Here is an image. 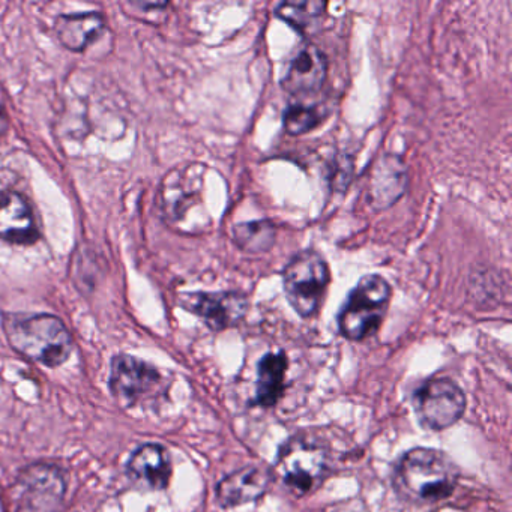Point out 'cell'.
Here are the masks:
<instances>
[{
	"instance_id": "obj_1",
	"label": "cell",
	"mask_w": 512,
	"mask_h": 512,
	"mask_svg": "<svg viewBox=\"0 0 512 512\" xmlns=\"http://www.w3.org/2000/svg\"><path fill=\"white\" fill-rule=\"evenodd\" d=\"M458 479L460 469L445 452L413 448L395 466L392 487L406 502L433 505L454 493Z\"/></svg>"
},
{
	"instance_id": "obj_2",
	"label": "cell",
	"mask_w": 512,
	"mask_h": 512,
	"mask_svg": "<svg viewBox=\"0 0 512 512\" xmlns=\"http://www.w3.org/2000/svg\"><path fill=\"white\" fill-rule=\"evenodd\" d=\"M4 329L17 352L46 367H59L73 352L67 326L50 314H7Z\"/></svg>"
},
{
	"instance_id": "obj_3",
	"label": "cell",
	"mask_w": 512,
	"mask_h": 512,
	"mask_svg": "<svg viewBox=\"0 0 512 512\" xmlns=\"http://www.w3.org/2000/svg\"><path fill=\"white\" fill-rule=\"evenodd\" d=\"M331 472L328 449L308 437H290L278 449L274 473L292 496L314 493Z\"/></svg>"
},
{
	"instance_id": "obj_4",
	"label": "cell",
	"mask_w": 512,
	"mask_h": 512,
	"mask_svg": "<svg viewBox=\"0 0 512 512\" xmlns=\"http://www.w3.org/2000/svg\"><path fill=\"white\" fill-rule=\"evenodd\" d=\"M392 289L380 275L358 281L338 314V329L350 341H362L379 331L388 313Z\"/></svg>"
},
{
	"instance_id": "obj_5",
	"label": "cell",
	"mask_w": 512,
	"mask_h": 512,
	"mask_svg": "<svg viewBox=\"0 0 512 512\" xmlns=\"http://www.w3.org/2000/svg\"><path fill=\"white\" fill-rule=\"evenodd\" d=\"M329 283L328 263L314 250H304L293 256L283 271L284 295L290 307L304 319L319 311Z\"/></svg>"
},
{
	"instance_id": "obj_6",
	"label": "cell",
	"mask_w": 512,
	"mask_h": 512,
	"mask_svg": "<svg viewBox=\"0 0 512 512\" xmlns=\"http://www.w3.org/2000/svg\"><path fill=\"white\" fill-rule=\"evenodd\" d=\"M412 406L421 427L442 431L463 418L466 395L454 380L436 377L425 380L413 391Z\"/></svg>"
},
{
	"instance_id": "obj_7",
	"label": "cell",
	"mask_w": 512,
	"mask_h": 512,
	"mask_svg": "<svg viewBox=\"0 0 512 512\" xmlns=\"http://www.w3.org/2000/svg\"><path fill=\"white\" fill-rule=\"evenodd\" d=\"M205 173V166L190 164L173 170L164 179L160 193L161 208L172 226H187L190 215L203 208Z\"/></svg>"
},
{
	"instance_id": "obj_8",
	"label": "cell",
	"mask_w": 512,
	"mask_h": 512,
	"mask_svg": "<svg viewBox=\"0 0 512 512\" xmlns=\"http://www.w3.org/2000/svg\"><path fill=\"white\" fill-rule=\"evenodd\" d=\"M163 376L157 368L130 355L113 358L110 368V389L125 406L142 403L160 391Z\"/></svg>"
},
{
	"instance_id": "obj_9",
	"label": "cell",
	"mask_w": 512,
	"mask_h": 512,
	"mask_svg": "<svg viewBox=\"0 0 512 512\" xmlns=\"http://www.w3.org/2000/svg\"><path fill=\"white\" fill-rule=\"evenodd\" d=\"M181 305L220 332L238 325L248 311L247 296L239 292H196L182 296Z\"/></svg>"
},
{
	"instance_id": "obj_10",
	"label": "cell",
	"mask_w": 512,
	"mask_h": 512,
	"mask_svg": "<svg viewBox=\"0 0 512 512\" xmlns=\"http://www.w3.org/2000/svg\"><path fill=\"white\" fill-rule=\"evenodd\" d=\"M17 487L26 508L35 512H52L61 505L67 484L58 467L34 464L20 473Z\"/></svg>"
},
{
	"instance_id": "obj_11",
	"label": "cell",
	"mask_w": 512,
	"mask_h": 512,
	"mask_svg": "<svg viewBox=\"0 0 512 512\" xmlns=\"http://www.w3.org/2000/svg\"><path fill=\"white\" fill-rule=\"evenodd\" d=\"M328 77V59L325 53L314 46L305 44L296 52L281 80V86L293 97H310L322 89Z\"/></svg>"
},
{
	"instance_id": "obj_12",
	"label": "cell",
	"mask_w": 512,
	"mask_h": 512,
	"mask_svg": "<svg viewBox=\"0 0 512 512\" xmlns=\"http://www.w3.org/2000/svg\"><path fill=\"white\" fill-rule=\"evenodd\" d=\"M271 485V472L259 466H245L221 479L215 488L221 508H235L256 502L265 496Z\"/></svg>"
},
{
	"instance_id": "obj_13",
	"label": "cell",
	"mask_w": 512,
	"mask_h": 512,
	"mask_svg": "<svg viewBox=\"0 0 512 512\" xmlns=\"http://www.w3.org/2000/svg\"><path fill=\"white\" fill-rule=\"evenodd\" d=\"M38 226L34 209L16 191H0V238L14 244H34Z\"/></svg>"
},
{
	"instance_id": "obj_14",
	"label": "cell",
	"mask_w": 512,
	"mask_h": 512,
	"mask_svg": "<svg viewBox=\"0 0 512 512\" xmlns=\"http://www.w3.org/2000/svg\"><path fill=\"white\" fill-rule=\"evenodd\" d=\"M127 473L137 487L152 491L164 490L172 478L169 452L158 443H146L131 455Z\"/></svg>"
},
{
	"instance_id": "obj_15",
	"label": "cell",
	"mask_w": 512,
	"mask_h": 512,
	"mask_svg": "<svg viewBox=\"0 0 512 512\" xmlns=\"http://www.w3.org/2000/svg\"><path fill=\"white\" fill-rule=\"evenodd\" d=\"M289 359L286 353L269 352L257 365L256 395L254 403L262 407H274L280 403L286 391V374Z\"/></svg>"
},
{
	"instance_id": "obj_16",
	"label": "cell",
	"mask_w": 512,
	"mask_h": 512,
	"mask_svg": "<svg viewBox=\"0 0 512 512\" xmlns=\"http://www.w3.org/2000/svg\"><path fill=\"white\" fill-rule=\"evenodd\" d=\"M104 31V19L98 13L71 14L56 20V34L59 41L73 52L83 49L100 38Z\"/></svg>"
},
{
	"instance_id": "obj_17",
	"label": "cell",
	"mask_w": 512,
	"mask_h": 512,
	"mask_svg": "<svg viewBox=\"0 0 512 512\" xmlns=\"http://www.w3.org/2000/svg\"><path fill=\"white\" fill-rule=\"evenodd\" d=\"M395 158H386L377 167L371 182V199L379 209L388 208L403 196L406 170L397 166Z\"/></svg>"
},
{
	"instance_id": "obj_18",
	"label": "cell",
	"mask_w": 512,
	"mask_h": 512,
	"mask_svg": "<svg viewBox=\"0 0 512 512\" xmlns=\"http://www.w3.org/2000/svg\"><path fill=\"white\" fill-rule=\"evenodd\" d=\"M277 229L268 220L250 221L241 223L233 229V241L251 254L268 253L275 244Z\"/></svg>"
},
{
	"instance_id": "obj_19",
	"label": "cell",
	"mask_w": 512,
	"mask_h": 512,
	"mask_svg": "<svg viewBox=\"0 0 512 512\" xmlns=\"http://www.w3.org/2000/svg\"><path fill=\"white\" fill-rule=\"evenodd\" d=\"M326 7H328V4L319 2V0L286 2V4L278 5L275 16L286 22L287 25L292 26L296 31L307 32L320 22L323 14L326 13Z\"/></svg>"
},
{
	"instance_id": "obj_20",
	"label": "cell",
	"mask_w": 512,
	"mask_h": 512,
	"mask_svg": "<svg viewBox=\"0 0 512 512\" xmlns=\"http://www.w3.org/2000/svg\"><path fill=\"white\" fill-rule=\"evenodd\" d=\"M325 118L326 110L323 107L293 104V106L287 107L286 112H284V130L290 136H302V134L316 130Z\"/></svg>"
},
{
	"instance_id": "obj_21",
	"label": "cell",
	"mask_w": 512,
	"mask_h": 512,
	"mask_svg": "<svg viewBox=\"0 0 512 512\" xmlns=\"http://www.w3.org/2000/svg\"><path fill=\"white\" fill-rule=\"evenodd\" d=\"M2 122H4V115H2V110H0V130H2Z\"/></svg>"
}]
</instances>
